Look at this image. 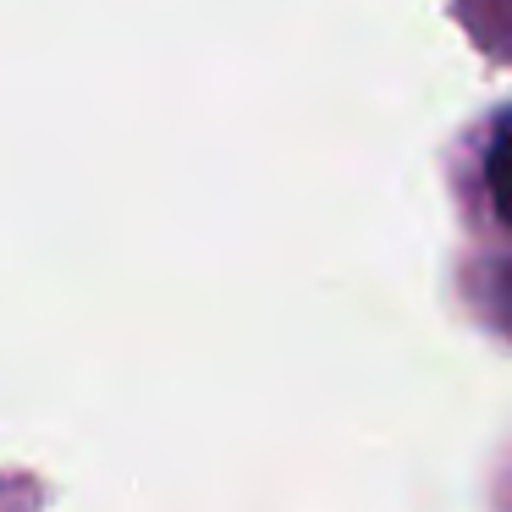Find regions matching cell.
Listing matches in <instances>:
<instances>
[{
	"label": "cell",
	"instance_id": "6da1fadb",
	"mask_svg": "<svg viewBox=\"0 0 512 512\" xmlns=\"http://www.w3.org/2000/svg\"><path fill=\"white\" fill-rule=\"evenodd\" d=\"M485 182H490V199H496L501 221L512 226V127L490 144V160H485Z\"/></svg>",
	"mask_w": 512,
	"mask_h": 512
}]
</instances>
